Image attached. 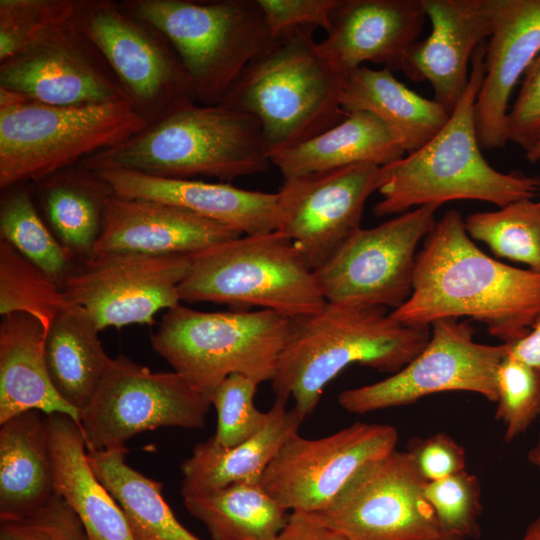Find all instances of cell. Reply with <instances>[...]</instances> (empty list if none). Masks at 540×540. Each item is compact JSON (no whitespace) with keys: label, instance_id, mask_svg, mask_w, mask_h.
I'll use <instances>...</instances> for the list:
<instances>
[{"label":"cell","instance_id":"cell-20","mask_svg":"<svg viewBox=\"0 0 540 540\" xmlns=\"http://www.w3.org/2000/svg\"><path fill=\"white\" fill-rule=\"evenodd\" d=\"M426 20L423 0H339L317 48L345 74L365 62L399 71Z\"/></svg>","mask_w":540,"mask_h":540},{"label":"cell","instance_id":"cell-30","mask_svg":"<svg viewBox=\"0 0 540 540\" xmlns=\"http://www.w3.org/2000/svg\"><path fill=\"white\" fill-rule=\"evenodd\" d=\"M98 332L87 311L69 302L45 335V360L51 382L59 396L80 414L112 361Z\"/></svg>","mask_w":540,"mask_h":540},{"label":"cell","instance_id":"cell-13","mask_svg":"<svg viewBox=\"0 0 540 540\" xmlns=\"http://www.w3.org/2000/svg\"><path fill=\"white\" fill-rule=\"evenodd\" d=\"M436 205H424L373 228H360L314 271L328 303L401 307L412 293L419 242L436 224Z\"/></svg>","mask_w":540,"mask_h":540},{"label":"cell","instance_id":"cell-42","mask_svg":"<svg viewBox=\"0 0 540 540\" xmlns=\"http://www.w3.org/2000/svg\"><path fill=\"white\" fill-rule=\"evenodd\" d=\"M508 141L525 151L540 138V51L526 70L507 118Z\"/></svg>","mask_w":540,"mask_h":540},{"label":"cell","instance_id":"cell-48","mask_svg":"<svg viewBox=\"0 0 540 540\" xmlns=\"http://www.w3.org/2000/svg\"><path fill=\"white\" fill-rule=\"evenodd\" d=\"M520 540H540V517L529 524Z\"/></svg>","mask_w":540,"mask_h":540},{"label":"cell","instance_id":"cell-21","mask_svg":"<svg viewBox=\"0 0 540 540\" xmlns=\"http://www.w3.org/2000/svg\"><path fill=\"white\" fill-rule=\"evenodd\" d=\"M431 32L406 53L401 71L412 81H428L434 100L452 113L469 82V63L489 38L486 0H423Z\"/></svg>","mask_w":540,"mask_h":540},{"label":"cell","instance_id":"cell-25","mask_svg":"<svg viewBox=\"0 0 540 540\" xmlns=\"http://www.w3.org/2000/svg\"><path fill=\"white\" fill-rule=\"evenodd\" d=\"M287 402L275 400L267 424L253 437L231 447L210 437L197 443L181 464V496L202 495L241 482L261 483L282 445L298 433L304 418Z\"/></svg>","mask_w":540,"mask_h":540},{"label":"cell","instance_id":"cell-34","mask_svg":"<svg viewBox=\"0 0 540 540\" xmlns=\"http://www.w3.org/2000/svg\"><path fill=\"white\" fill-rule=\"evenodd\" d=\"M26 184L2 190L0 236L41 269L61 290L78 265L68 250L45 225Z\"/></svg>","mask_w":540,"mask_h":540},{"label":"cell","instance_id":"cell-7","mask_svg":"<svg viewBox=\"0 0 540 540\" xmlns=\"http://www.w3.org/2000/svg\"><path fill=\"white\" fill-rule=\"evenodd\" d=\"M176 50L197 104L218 105L272 36L257 0H121Z\"/></svg>","mask_w":540,"mask_h":540},{"label":"cell","instance_id":"cell-2","mask_svg":"<svg viewBox=\"0 0 540 540\" xmlns=\"http://www.w3.org/2000/svg\"><path fill=\"white\" fill-rule=\"evenodd\" d=\"M430 334V327L406 326L384 307L327 302L318 312L293 319L271 380L275 400L293 398V408L305 419L345 368L359 364L396 373L422 351Z\"/></svg>","mask_w":540,"mask_h":540},{"label":"cell","instance_id":"cell-52","mask_svg":"<svg viewBox=\"0 0 540 540\" xmlns=\"http://www.w3.org/2000/svg\"><path fill=\"white\" fill-rule=\"evenodd\" d=\"M540 203V202H539Z\"/></svg>","mask_w":540,"mask_h":540},{"label":"cell","instance_id":"cell-38","mask_svg":"<svg viewBox=\"0 0 540 540\" xmlns=\"http://www.w3.org/2000/svg\"><path fill=\"white\" fill-rule=\"evenodd\" d=\"M496 391L495 417L510 442L540 417V369L506 354L497 369Z\"/></svg>","mask_w":540,"mask_h":540},{"label":"cell","instance_id":"cell-31","mask_svg":"<svg viewBox=\"0 0 540 540\" xmlns=\"http://www.w3.org/2000/svg\"><path fill=\"white\" fill-rule=\"evenodd\" d=\"M36 185L55 236L80 262L89 259L104 227L107 203L114 194L111 187L80 164Z\"/></svg>","mask_w":540,"mask_h":540},{"label":"cell","instance_id":"cell-14","mask_svg":"<svg viewBox=\"0 0 540 540\" xmlns=\"http://www.w3.org/2000/svg\"><path fill=\"white\" fill-rule=\"evenodd\" d=\"M426 483L409 453L395 449L360 469L316 514L346 540H435L442 533Z\"/></svg>","mask_w":540,"mask_h":540},{"label":"cell","instance_id":"cell-18","mask_svg":"<svg viewBox=\"0 0 540 540\" xmlns=\"http://www.w3.org/2000/svg\"><path fill=\"white\" fill-rule=\"evenodd\" d=\"M0 86L54 106L129 102L107 61L74 18L0 62Z\"/></svg>","mask_w":540,"mask_h":540},{"label":"cell","instance_id":"cell-15","mask_svg":"<svg viewBox=\"0 0 540 540\" xmlns=\"http://www.w3.org/2000/svg\"><path fill=\"white\" fill-rule=\"evenodd\" d=\"M397 429L355 422L321 438L296 433L280 448L261 479L263 488L288 511L326 509L368 463L395 450Z\"/></svg>","mask_w":540,"mask_h":540},{"label":"cell","instance_id":"cell-23","mask_svg":"<svg viewBox=\"0 0 540 540\" xmlns=\"http://www.w3.org/2000/svg\"><path fill=\"white\" fill-rule=\"evenodd\" d=\"M94 172L120 197L175 205L230 226L243 235L278 230L277 192L252 191L225 182L154 177L120 169Z\"/></svg>","mask_w":540,"mask_h":540},{"label":"cell","instance_id":"cell-17","mask_svg":"<svg viewBox=\"0 0 540 540\" xmlns=\"http://www.w3.org/2000/svg\"><path fill=\"white\" fill-rule=\"evenodd\" d=\"M383 183V166L372 163L283 180L278 230L315 271L361 228L365 204Z\"/></svg>","mask_w":540,"mask_h":540},{"label":"cell","instance_id":"cell-1","mask_svg":"<svg viewBox=\"0 0 540 540\" xmlns=\"http://www.w3.org/2000/svg\"><path fill=\"white\" fill-rule=\"evenodd\" d=\"M390 313L411 327L466 316L510 343L525 336L540 315V274L486 255L470 239L459 211L449 210L416 256L410 297Z\"/></svg>","mask_w":540,"mask_h":540},{"label":"cell","instance_id":"cell-29","mask_svg":"<svg viewBox=\"0 0 540 540\" xmlns=\"http://www.w3.org/2000/svg\"><path fill=\"white\" fill-rule=\"evenodd\" d=\"M341 104L345 114L364 111L376 116L406 154L427 143L450 116L434 99L418 95L397 80L392 71L364 65L347 73Z\"/></svg>","mask_w":540,"mask_h":540},{"label":"cell","instance_id":"cell-5","mask_svg":"<svg viewBox=\"0 0 540 540\" xmlns=\"http://www.w3.org/2000/svg\"><path fill=\"white\" fill-rule=\"evenodd\" d=\"M313 27L274 36L220 103L254 116L269 154L341 122L344 72L318 50Z\"/></svg>","mask_w":540,"mask_h":540},{"label":"cell","instance_id":"cell-37","mask_svg":"<svg viewBox=\"0 0 540 540\" xmlns=\"http://www.w3.org/2000/svg\"><path fill=\"white\" fill-rule=\"evenodd\" d=\"M77 0H0V62L71 21Z\"/></svg>","mask_w":540,"mask_h":540},{"label":"cell","instance_id":"cell-43","mask_svg":"<svg viewBox=\"0 0 540 540\" xmlns=\"http://www.w3.org/2000/svg\"><path fill=\"white\" fill-rule=\"evenodd\" d=\"M272 38L299 27H320L326 32L339 0H257Z\"/></svg>","mask_w":540,"mask_h":540},{"label":"cell","instance_id":"cell-41","mask_svg":"<svg viewBox=\"0 0 540 540\" xmlns=\"http://www.w3.org/2000/svg\"><path fill=\"white\" fill-rule=\"evenodd\" d=\"M0 540H88L76 513L57 494L35 511L0 520Z\"/></svg>","mask_w":540,"mask_h":540},{"label":"cell","instance_id":"cell-4","mask_svg":"<svg viewBox=\"0 0 540 540\" xmlns=\"http://www.w3.org/2000/svg\"><path fill=\"white\" fill-rule=\"evenodd\" d=\"M80 165L91 171L120 169L170 179L205 176L229 183L266 172L272 163L254 116L195 103Z\"/></svg>","mask_w":540,"mask_h":540},{"label":"cell","instance_id":"cell-9","mask_svg":"<svg viewBox=\"0 0 540 540\" xmlns=\"http://www.w3.org/2000/svg\"><path fill=\"white\" fill-rule=\"evenodd\" d=\"M129 102L54 106L28 101L0 109V188L38 183L140 132Z\"/></svg>","mask_w":540,"mask_h":540},{"label":"cell","instance_id":"cell-47","mask_svg":"<svg viewBox=\"0 0 540 540\" xmlns=\"http://www.w3.org/2000/svg\"><path fill=\"white\" fill-rule=\"evenodd\" d=\"M30 101L23 94L0 86V109L12 108Z\"/></svg>","mask_w":540,"mask_h":540},{"label":"cell","instance_id":"cell-16","mask_svg":"<svg viewBox=\"0 0 540 540\" xmlns=\"http://www.w3.org/2000/svg\"><path fill=\"white\" fill-rule=\"evenodd\" d=\"M190 255L100 253L80 262L63 294L85 309L97 328L153 325L155 315L181 303L179 286Z\"/></svg>","mask_w":540,"mask_h":540},{"label":"cell","instance_id":"cell-26","mask_svg":"<svg viewBox=\"0 0 540 540\" xmlns=\"http://www.w3.org/2000/svg\"><path fill=\"white\" fill-rule=\"evenodd\" d=\"M45 331L25 313L2 316L0 323V424L29 410L61 413L77 423L80 412L55 390L45 360Z\"/></svg>","mask_w":540,"mask_h":540},{"label":"cell","instance_id":"cell-39","mask_svg":"<svg viewBox=\"0 0 540 540\" xmlns=\"http://www.w3.org/2000/svg\"><path fill=\"white\" fill-rule=\"evenodd\" d=\"M425 497L432 507L442 535L463 539L480 536L481 485L466 470L427 482Z\"/></svg>","mask_w":540,"mask_h":540},{"label":"cell","instance_id":"cell-33","mask_svg":"<svg viewBox=\"0 0 540 540\" xmlns=\"http://www.w3.org/2000/svg\"><path fill=\"white\" fill-rule=\"evenodd\" d=\"M183 500L211 540H278L290 514L261 483H234Z\"/></svg>","mask_w":540,"mask_h":540},{"label":"cell","instance_id":"cell-50","mask_svg":"<svg viewBox=\"0 0 540 540\" xmlns=\"http://www.w3.org/2000/svg\"><path fill=\"white\" fill-rule=\"evenodd\" d=\"M526 158L531 163H537L540 161V138L529 150L526 151Z\"/></svg>","mask_w":540,"mask_h":540},{"label":"cell","instance_id":"cell-6","mask_svg":"<svg viewBox=\"0 0 540 540\" xmlns=\"http://www.w3.org/2000/svg\"><path fill=\"white\" fill-rule=\"evenodd\" d=\"M292 328V318L268 309L203 312L180 303L164 313L150 342L209 398L231 374L271 382Z\"/></svg>","mask_w":540,"mask_h":540},{"label":"cell","instance_id":"cell-24","mask_svg":"<svg viewBox=\"0 0 540 540\" xmlns=\"http://www.w3.org/2000/svg\"><path fill=\"white\" fill-rule=\"evenodd\" d=\"M45 417L54 492L76 513L88 540H136L121 507L89 464L79 424L61 413Z\"/></svg>","mask_w":540,"mask_h":540},{"label":"cell","instance_id":"cell-36","mask_svg":"<svg viewBox=\"0 0 540 540\" xmlns=\"http://www.w3.org/2000/svg\"><path fill=\"white\" fill-rule=\"evenodd\" d=\"M62 290L36 265L0 239V314L25 313L37 319L45 335L67 305Z\"/></svg>","mask_w":540,"mask_h":540},{"label":"cell","instance_id":"cell-22","mask_svg":"<svg viewBox=\"0 0 540 540\" xmlns=\"http://www.w3.org/2000/svg\"><path fill=\"white\" fill-rule=\"evenodd\" d=\"M241 235L230 226L175 205L113 194L93 255H193Z\"/></svg>","mask_w":540,"mask_h":540},{"label":"cell","instance_id":"cell-3","mask_svg":"<svg viewBox=\"0 0 540 540\" xmlns=\"http://www.w3.org/2000/svg\"><path fill=\"white\" fill-rule=\"evenodd\" d=\"M485 42L474 53L468 86L443 127L421 148L383 166L378 217L451 200H480L504 207L533 199L540 178L502 173L483 157L475 125V102L484 78Z\"/></svg>","mask_w":540,"mask_h":540},{"label":"cell","instance_id":"cell-12","mask_svg":"<svg viewBox=\"0 0 540 540\" xmlns=\"http://www.w3.org/2000/svg\"><path fill=\"white\" fill-rule=\"evenodd\" d=\"M430 328L426 346L408 364L383 380L341 392L339 405L364 414L449 391L473 392L496 402V373L506 344L476 342L469 321L455 318L437 320Z\"/></svg>","mask_w":540,"mask_h":540},{"label":"cell","instance_id":"cell-10","mask_svg":"<svg viewBox=\"0 0 540 540\" xmlns=\"http://www.w3.org/2000/svg\"><path fill=\"white\" fill-rule=\"evenodd\" d=\"M75 20L147 125L196 103L176 50L152 24L112 0H77Z\"/></svg>","mask_w":540,"mask_h":540},{"label":"cell","instance_id":"cell-27","mask_svg":"<svg viewBox=\"0 0 540 540\" xmlns=\"http://www.w3.org/2000/svg\"><path fill=\"white\" fill-rule=\"evenodd\" d=\"M406 155L392 132L376 116L358 111L293 147L270 154L283 180L360 163L392 164Z\"/></svg>","mask_w":540,"mask_h":540},{"label":"cell","instance_id":"cell-49","mask_svg":"<svg viewBox=\"0 0 540 540\" xmlns=\"http://www.w3.org/2000/svg\"><path fill=\"white\" fill-rule=\"evenodd\" d=\"M527 458L532 464L540 467V430L538 440L536 444L529 450Z\"/></svg>","mask_w":540,"mask_h":540},{"label":"cell","instance_id":"cell-45","mask_svg":"<svg viewBox=\"0 0 540 540\" xmlns=\"http://www.w3.org/2000/svg\"><path fill=\"white\" fill-rule=\"evenodd\" d=\"M278 540H346L316 513L292 511Z\"/></svg>","mask_w":540,"mask_h":540},{"label":"cell","instance_id":"cell-8","mask_svg":"<svg viewBox=\"0 0 540 540\" xmlns=\"http://www.w3.org/2000/svg\"><path fill=\"white\" fill-rule=\"evenodd\" d=\"M190 258L179 286L181 302L255 306L292 319L318 312L327 303L314 271L279 230L241 235Z\"/></svg>","mask_w":540,"mask_h":540},{"label":"cell","instance_id":"cell-51","mask_svg":"<svg viewBox=\"0 0 540 540\" xmlns=\"http://www.w3.org/2000/svg\"><path fill=\"white\" fill-rule=\"evenodd\" d=\"M435 540H466V539L455 537V536L442 535Z\"/></svg>","mask_w":540,"mask_h":540},{"label":"cell","instance_id":"cell-40","mask_svg":"<svg viewBox=\"0 0 540 540\" xmlns=\"http://www.w3.org/2000/svg\"><path fill=\"white\" fill-rule=\"evenodd\" d=\"M258 383L242 374L226 377L209 396L217 413L215 441L225 447L256 435L268 422L269 412L255 405Z\"/></svg>","mask_w":540,"mask_h":540},{"label":"cell","instance_id":"cell-35","mask_svg":"<svg viewBox=\"0 0 540 540\" xmlns=\"http://www.w3.org/2000/svg\"><path fill=\"white\" fill-rule=\"evenodd\" d=\"M470 237L488 245L498 257L524 263L540 274V203L519 200L495 211L469 214Z\"/></svg>","mask_w":540,"mask_h":540},{"label":"cell","instance_id":"cell-46","mask_svg":"<svg viewBox=\"0 0 540 540\" xmlns=\"http://www.w3.org/2000/svg\"><path fill=\"white\" fill-rule=\"evenodd\" d=\"M505 344L508 355L540 369V315L525 336Z\"/></svg>","mask_w":540,"mask_h":540},{"label":"cell","instance_id":"cell-11","mask_svg":"<svg viewBox=\"0 0 540 540\" xmlns=\"http://www.w3.org/2000/svg\"><path fill=\"white\" fill-rule=\"evenodd\" d=\"M210 405L179 373L153 372L119 356L112 359L78 424L87 450L110 449L161 427L202 428Z\"/></svg>","mask_w":540,"mask_h":540},{"label":"cell","instance_id":"cell-28","mask_svg":"<svg viewBox=\"0 0 540 540\" xmlns=\"http://www.w3.org/2000/svg\"><path fill=\"white\" fill-rule=\"evenodd\" d=\"M0 426V520H8L54 496L53 464L45 414L25 411Z\"/></svg>","mask_w":540,"mask_h":540},{"label":"cell","instance_id":"cell-19","mask_svg":"<svg viewBox=\"0 0 540 540\" xmlns=\"http://www.w3.org/2000/svg\"><path fill=\"white\" fill-rule=\"evenodd\" d=\"M491 32L485 43L484 78L475 102L481 149L508 142V103L540 51V0H486Z\"/></svg>","mask_w":540,"mask_h":540},{"label":"cell","instance_id":"cell-32","mask_svg":"<svg viewBox=\"0 0 540 540\" xmlns=\"http://www.w3.org/2000/svg\"><path fill=\"white\" fill-rule=\"evenodd\" d=\"M125 446L87 450L89 464L121 507L136 540H201L175 517L162 495L163 484L126 462Z\"/></svg>","mask_w":540,"mask_h":540},{"label":"cell","instance_id":"cell-44","mask_svg":"<svg viewBox=\"0 0 540 540\" xmlns=\"http://www.w3.org/2000/svg\"><path fill=\"white\" fill-rule=\"evenodd\" d=\"M406 451L427 482L438 481L465 470L464 448L445 433H436L424 439L414 438Z\"/></svg>","mask_w":540,"mask_h":540}]
</instances>
